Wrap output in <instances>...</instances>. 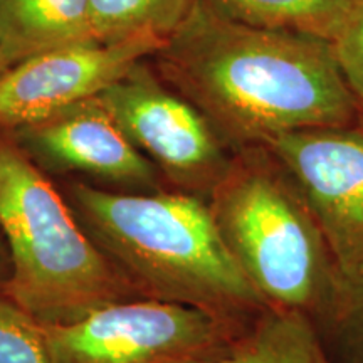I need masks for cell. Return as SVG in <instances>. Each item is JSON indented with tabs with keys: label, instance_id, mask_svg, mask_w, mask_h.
<instances>
[{
	"label": "cell",
	"instance_id": "6da1fadb",
	"mask_svg": "<svg viewBox=\"0 0 363 363\" xmlns=\"http://www.w3.org/2000/svg\"><path fill=\"white\" fill-rule=\"evenodd\" d=\"M153 57L157 74L233 152L360 120L331 43L240 24L203 0H194Z\"/></svg>",
	"mask_w": 363,
	"mask_h": 363
},
{
	"label": "cell",
	"instance_id": "7a4b0ae2",
	"mask_svg": "<svg viewBox=\"0 0 363 363\" xmlns=\"http://www.w3.org/2000/svg\"><path fill=\"white\" fill-rule=\"evenodd\" d=\"M67 203L138 296L201 310L234 335L269 308L227 249L206 199L71 182Z\"/></svg>",
	"mask_w": 363,
	"mask_h": 363
},
{
	"label": "cell",
	"instance_id": "3957f363",
	"mask_svg": "<svg viewBox=\"0 0 363 363\" xmlns=\"http://www.w3.org/2000/svg\"><path fill=\"white\" fill-rule=\"evenodd\" d=\"M0 233L12 264L2 293L40 323L142 298L86 233L66 197L6 133H0Z\"/></svg>",
	"mask_w": 363,
	"mask_h": 363
},
{
	"label": "cell",
	"instance_id": "277c9868",
	"mask_svg": "<svg viewBox=\"0 0 363 363\" xmlns=\"http://www.w3.org/2000/svg\"><path fill=\"white\" fill-rule=\"evenodd\" d=\"M222 240L271 308L316 321L343 274L293 180L261 145L234 152L208 197Z\"/></svg>",
	"mask_w": 363,
	"mask_h": 363
},
{
	"label": "cell",
	"instance_id": "5b68a950",
	"mask_svg": "<svg viewBox=\"0 0 363 363\" xmlns=\"http://www.w3.org/2000/svg\"><path fill=\"white\" fill-rule=\"evenodd\" d=\"M98 99L131 145L175 190L208 201L234 152L187 98L145 65H135Z\"/></svg>",
	"mask_w": 363,
	"mask_h": 363
},
{
	"label": "cell",
	"instance_id": "8992f818",
	"mask_svg": "<svg viewBox=\"0 0 363 363\" xmlns=\"http://www.w3.org/2000/svg\"><path fill=\"white\" fill-rule=\"evenodd\" d=\"M40 325L52 363H185L234 337L207 313L152 298L120 299Z\"/></svg>",
	"mask_w": 363,
	"mask_h": 363
},
{
	"label": "cell",
	"instance_id": "52a82bcc",
	"mask_svg": "<svg viewBox=\"0 0 363 363\" xmlns=\"http://www.w3.org/2000/svg\"><path fill=\"white\" fill-rule=\"evenodd\" d=\"M264 147L293 180L343 276L363 269V120L291 131Z\"/></svg>",
	"mask_w": 363,
	"mask_h": 363
},
{
	"label": "cell",
	"instance_id": "ba28073f",
	"mask_svg": "<svg viewBox=\"0 0 363 363\" xmlns=\"http://www.w3.org/2000/svg\"><path fill=\"white\" fill-rule=\"evenodd\" d=\"M160 48L147 39L84 40L26 59L0 74V130H16L98 96Z\"/></svg>",
	"mask_w": 363,
	"mask_h": 363
},
{
	"label": "cell",
	"instance_id": "9c48e42d",
	"mask_svg": "<svg viewBox=\"0 0 363 363\" xmlns=\"http://www.w3.org/2000/svg\"><path fill=\"white\" fill-rule=\"evenodd\" d=\"M11 131L39 167L89 175L121 192L163 190L160 172L131 145L98 96Z\"/></svg>",
	"mask_w": 363,
	"mask_h": 363
},
{
	"label": "cell",
	"instance_id": "30bf717a",
	"mask_svg": "<svg viewBox=\"0 0 363 363\" xmlns=\"http://www.w3.org/2000/svg\"><path fill=\"white\" fill-rule=\"evenodd\" d=\"M94 40L89 0H0V74L26 59Z\"/></svg>",
	"mask_w": 363,
	"mask_h": 363
},
{
	"label": "cell",
	"instance_id": "8fae6325",
	"mask_svg": "<svg viewBox=\"0 0 363 363\" xmlns=\"http://www.w3.org/2000/svg\"><path fill=\"white\" fill-rule=\"evenodd\" d=\"M185 363H335L305 313L267 308L217 350Z\"/></svg>",
	"mask_w": 363,
	"mask_h": 363
},
{
	"label": "cell",
	"instance_id": "7c38bea8",
	"mask_svg": "<svg viewBox=\"0 0 363 363\" xmlns=\"http://www.w3.org/2000/svg\"><path fill=\"white\" fill-rule=\"evenodd\" d=\"M222 16L267 30H286L333 43L357 0H203Z\"/></svg>",
	"mask_w": 363,
	"mask_h": 363
},
{
	"label": "cell",
	"instance_id": "4fadbf2b",
	"mask_svg": "<svg viewBox=\"0 0 363 363\" xmlns=\"http://www.w3.org/2000/svg\"><path fill=\"white\" fill-rule=\"evenodd\" d=\"M194 0H89L91 34L98 43L147 39L163 44Z\"/></svg>",
	"mask_w": 363,
	"mask_h": 363
},
{
	"label": "cell",
	"instance_id": "5bb4252c",
	"mask_svg": "<svg viewBox=\"0 0 363 363\" xmlns=\"http://www.w3.org/2000/svg\"><path fill=\"white\" fill-rule=\"evenodd\" d=\"M315 325L335 363H363V269L343 276Z\"/></svg>",
	"mask_w": 363,
	"mask_h": 363
},
{
	"label": "cell",
	"instance_id": "9a60e30c",
	"mask_svg": "<svg viewBox=\"0 0 363 363\" xmlns=\"http://www.w3.org/2000/svg\"><path fill=\"white\" fill-rule=\"evenodd\" d=\"M0 363H52L40 321L0 291Z\"/></svg>",
	"mask_w": 363,
	"mask_h": 363
},
{
	"label": "cell",
	"instance_id": "2e32d148",
	"mask_svg": "<svg viewBox=\"0 0 363 363\" xmlns=\"http://www.w3.org/2000/svg\"><path fill=\"white\" fill-rule=\"evenodd\" d=\"M331 48L363 120V0H357Z\"/></svg>",
	"mask_w": 363,
	"mask_h": 363
},
{
	"label": "cell",
	"instance_id": "e0dca14e",
	"mask_svg": "<svg viewBox=\"0 0 363 363\" xmlns=\"http://www.w3.org/2000/svg\"><path fill=\"white\" fill-rule=\"evenodd\" d=\"M12 264H11V256H9V249L4 235L0 233V291L6 289V286L11 279Z\"/></svg>",
	"mask_w": 363,
	"mask_h": 363
}]
</instances>
